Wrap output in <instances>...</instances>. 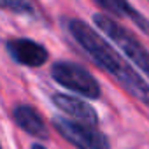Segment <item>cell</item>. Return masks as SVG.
<instances>
[{"instance_id": "1", "label": "cell", "mask_w": 149, "mask_h": 149, "mask_svg": "<svg viewBox=\"0 0 149 149\" xmlns=\"http://www.w3.org/2000/svg\"><path fill=\"white\" fill-rule=\"evenodd\" d=\"M68 32L72 37L79 42V46L90 54V58L102 67L105 72H109L111 76H118L126 65V61L114 51V47L105 42L93 28H90L84 21L81 19H70L68 21Z\"/></svg>"}, {"instance_id": "2", "label": "cell", "mask_w": 149, "mask_h": 149, "mask_svg": "<svg viewBox=\"0 0 149 149\" xmlns=\"http://www.w3.org/2000/svg\"><path fill=\"white\" fill-rule=\"evenodd\" d=\"M93 21L112 42H116V46L149 77V51L125 26L116 23L112 18L98 13V14H93Z\"/></svg>"}, {"instance_id": "3", "label": "cell", "mask_w": 149, "mask_h": 149, "mask_svg": "<svg viewBox=\"0 0 149 149\" xmlns=\"http://www.w3.org/2000/svg\"><path fill=\"white\" fill-rule=\"evenodd\" d=\"M51 76L53 79L65 86L67 90H72L86 98H98L100 97V86L97 83V79L91 74L72 61H56L51 67Z\"/></svg>"}, {"instance_id": "4", "label": "cell", "mask_w": 149, "mask_h": 149, "mask_svg": "<svg viewBox=\"0 0 149 149\" xmlns=\"http://www.w3.org/2000/svg\"><path fill=\"white\" fill-rule=\"evenodd\" d=\"M53 126L65 140H68L77 149H111L107 137L95 126H88L65 118H54Z\"/></svg>"}, {"instance_id": "5", "label": "cell", "mask_w": 149, "mask_h": 149, "mask_svg": "<svg viewBox=\"0 0 149 149\" xmlns=\"http://www.w3.org/2000/svg\"><path fill=\"white\" fill-rule=\"evenodd\" d=\"M6 47L14 61L25 67H32V68L42 67L49 58L47 49L32 39H11L7 40Z\"/></svg>"}, {"instance_id": "6", "label": "cell", "mask_w": 149, "mask_h": 149, "mask_svg": "<svg viewBox=\"0 0 149 149\" xmlns=\"http://www.w3.org/2000/svg\"><path fill=\"white\" fill-rule=\"evenodd\" d=\"M53 104L61 112L68 114L74 119H77V123H83V125H88V126H95L98 123V116H97L95 109L81 98L63 95V93H54L53 95Z\"/></svg>"}, {"instance_id": "7", "label": "cell", "mask_w": 149, "mask_h": 149, "mask_svg": "<svg viewBox=\"0 0 149 149\" xmlns=\"http://www.w3.org/2000/svg\"><path fill=\"white\" fill-rule=\"evenodd\" d=\"M13 119L23 132H26L28 135H32L35 139L46 140L49 137L46 123L42 121L39 112L30 105H16L13 109Z\"/></svg>"}, {"instance_id": "8", "label": "cell", "mask_w": 149, "mask_h": 149, "mask_svg": "<svg viewBox=\"0 0 149 149\" xmlns=\"http://www.w3.org/2000/svg\"><path fill=\"white\" fill-rule=\"evenodd\" d=\"M116 79L119 81V84L130 95H133L139 102H142L146 107H149V84L139 76V74L128 63L123 67V70L116 76Z\"/></svg>"}, {"instance_id": "9", "label": "cell", "mask_w": 149, "mask_h": 149, "mask_svg": "<svg viewBox=\"0 0 149 149\" xmlns=\"http://www.w3.org/2000/svg\"><path fill=\"white\" fill-rule=\"evenodd\" d=\"M102 9L109 11V13H114L118 16H125V18H130V21L140 28L146 35H149V19L144 18L133 6H130L128 2H121V0H98L97 2Z\"/></svg>"}, {"instance_id": "10", "label": "cell", "mask_w": 149, "mask_h": 149, "mask_svg": "<svg viewBox=\"0 0 149 149\" xmlns=\"http://www.w3.org/2000/svg\"><path fill=\"white\" fill-rule=\"evenodd\" d=\"M0 9L13 11L18 14H28L33 11V7L28 2H23V0H6V2H0Z\"/></svg>"}, {"instance_id": "11", "label": "cell", "mask_w": 149, "mask_h": 149, "mask_svg": "<svg viewBox=\"0 0 149 149\" xmlns=\"http://www.w3.org/2000/svg\"><path fill=\"white\" fill-rule=\"evenodd\" d=\"M32 149H46V147H44V146H40V144H33V146H32Z\"/></svg>"}, {"instance_id": "12", "label": "cell", "mask_w": 149, "mask_h": 149, "mask_svg": "<svg viewBox=\"0 0 149 149\" xmlns=\"http://www.w3.org/2000/svg\"><path fill=\"white\" fill-rule=\"evenodd\" d=\"M0 149H2V147H0Z\"/></svg>"}]
</instances>
